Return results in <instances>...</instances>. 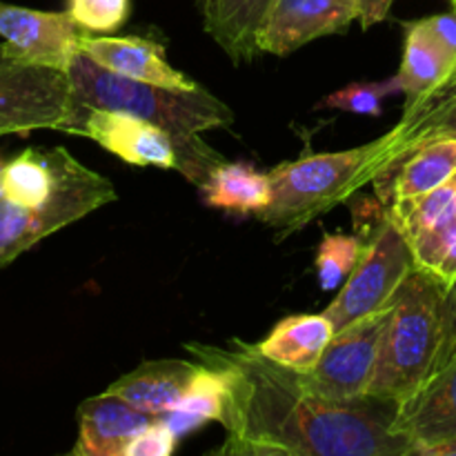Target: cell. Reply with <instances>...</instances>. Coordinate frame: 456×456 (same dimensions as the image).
I'll list each match as a JSON object with an SVG mask.
<instances>
[{
    "label": "cell",
    "instance_id": "obj_1",
    "mask_svg": "<svg viewBox=\"0 0 456 456\" xmlns=\"http://www.w3.org/2000/svg\"><path fill=\"white\" fill-rule=\"evenodd\" d=\"M191 359L225 381L218 454L232 456H401L412 441L396 432L401 403L363 395L332 401L307 386L303 372L267 359L258 346L185 343Z\"/></svg>",
    "mask_w": 456,
    "mask_h": 456
},
{
    "label": "cell",
    "instance_id": "obj_2",
    "mask_svg": "<svg viewBox=\"0 0 456 456\" xmlns=\"http://www.w3.org/2000/svg\"><path fill=\"white\" fill-rule=\"evenodd\" d=\"M67 74L71 83V110L125 111L159 125L176 145V172L196 187L203 185L209 174L225 163L200 134L227 127L234 114L200 85L194 89H172L125 78L98 65L80 49L71 58Z\"/></svg>",
    "mask_w": 456,
    "mask_h": 456
},
{
    "label": "cell",
    "instance_id": "obj_3",
    "mask_svg": "<svg viewBox=\"0 0 456 456\" xmlns=\"http://www.w3.org/2000/svg\"><path fill=\"white\" fill-rule=\"evenodd\" d=\"M445 292L432 272H410L387 310L368 395L403 403L428 381L444 343Z\"/></svg>",
    "mask_w": 456,
    "mask_h": 456
},
{
    "label": "cell",
    "instance_id": "obj_4",
    "mask_svg": "<svg viewBox=\"0 0 456 456\" xmlns=\"http://www.w3.org/2000/svg\"><path fill=\"white\" fill-rule=\"evenodd\" d=\"M387 138L346 151L310 154L283 163L267 176L272 183V203L256 214L281 236L301 230L307 223L330 212L352 194L374 183L386 156Z\"/></svg>",
    "mask_w": 456,
    "mask_h": 456
},
{
    "label": "cell",
    "instance_id": "obj_5",
    "mask_svg": "<svg viewBox=\"0 0 456 456\" xmlns=\"http://www.w3.org/2000/svg\"><path fill=\"white\" fill-rule=\"evenodd\" d=\"M111 181L85 167L67 150L61 156V174L53 194L40 208H20L0 199V267L16 261L38 240L87 214L114 203Z\"/></svg>",
    "mask_w": 456,
    "mask_h": 456
},
{
    "label": "cell",
    "instance_id": "obj_6",
    "mask_svg": "<svg viewBox=\"0 0 456 456\" xmlns=\"http://www.w3.org/2000/svg\"><path fill=\"white\" fill-rule=\"evenodd\" d=\"M417 267L412 248L390 212L365 243L361 261L347 276L338 297L323 312L334 332L350 328L356 321L387 310L410 272Z\"/></svg>",
    "mask_w": 456,
    "mask_h": 456
},
{
    "label": "cell",
    "instance_id": "obj_7",
    "mask_svg": "<svg viewBox=\"0 0 456 456\" xmlns=\"http://www.w3.org/2000/svg\"><path fill=\"white\" fill-rule=\"evenodd\" d=\"M71 110L69 74L38 65L13 45H0V136L34 129L61 132Z\"/></svg>",
    "mask_w": 456,
    "mask_h": 456
},
{
    "label": "cell",
    "instance_id": "obj_8",
    "mask_svg": "<svg viewBox=\"0 0 456 456\" xmlns=\"http://www.w3.org/2000/svg\"><path fill=\"white\" fill-rule=\"evenodd\" d=\"M387 310L365 316L350 328L334 332L319 363L310 372H303L307 386L332 401H350L368 395L377 372Z\"/></svg>",
    "mask_w": 456,
    "mask_h": 456
},
{
    "label": "cell",
    "instance_id": "obj_9",
    "mask_svg": "<svg viewBox=\"0 0 456 456\" xmlns=\"http://www.w3.org/2000/svg\"><path fill=\"white\" fill-rule=\"evenodd\" d=\"M61 132L92 138L110 154L138 167L178 169L172 136L159 125L111 110H69Z\"/></svg>",
    "mask_w": 456,
    "mask_h": 456
},
{
    "label": "cell",
    "instance_id": "obj_10",
    "mask_svg": "<svg viewBox=\"0 0 456 456\" xmlns=\"http://www.w3.org/2000/svg\"><path fill=\"white\" fill-rule=\"evenodd\" d=\"M387 145L374 187L381 194L405 159L428 142L456 138V67L436 87L405 105L399 123L386 134Z\"/></svg>",
    "mask_w": 456,
    "mask_h": 456
},
{
    "label": "cell",
    "instance_id": "obj_11",
    "mask_svg": "<svg viewBox=\"0 0 456 456\" xmlns=\"http://www.w3.org/2000/svg\"><path fill=\"white\" fill-rule=\"evenodd\" d=\"M354 18V0H272L258 31V49L288 56L312 40L341 34Z\"/></svg>",
    "mask_w": 456,
    "mask_h": 456
},
{
    "label": "cell",
    "instance_id": "obj_12",
    "mask_svg": "<svg viewBox=\"0 0 456 456\" xmlns=\"http://www.w3.org/2000/svg\"><path fill=\"white\" fill-rule=\"evenodd\" d=\"M0 36L38 65L67 71L80 47L83 29L67 12H38L0 3Z\"/></svg>",
    "mask_w": 456,
    "mask_h": 456
},
{
    "label": "cell",
    "instance_id": "obj_13",
    "mask_svg": "<svg viewBox=\"0 0 456 456\" xmlns=\"http://www.w3.org/2000/svg\"><path fill=\"white\" fill-rule=\"evenodd\" d=\"M387 212L408 236L417 267L432 272L456 236V176L417 199L395 200Z\"/></svg>",
    "mask_w": 456,
    "mask_h": 456
},
{
    "label": "cell",
    "instance_id": "obj_14",
    "mask_svg": "<svg viewBox=\"0 0 456 456\" xmlns=\"http://www.w3.org/2000/svg\"><path fill=\"white\" fill-rule=\"evenodd\" d=\"M395 428L412 441V454L456 439V352L401 403Z\"/></svg>",
    "mask_w": 456,
    "mask_h": 456
},
{
    "label": "cell",
    "instance_id": "obj_15",
    "mask_svg": "<svg viewBox=\"0 0 456 456\" xmlns=\"http://www.w3.org/2000/svg\"><path fill=\"white\" fill-rule=\"evenodd\" d=\"M78 49L87 53L92 61H96L98 65L114 71V74L125 76V78L172 89L199 87V83H194L183 71L169 65L163 45L150 38H141V36L116 38V36L83 31Z\"/></svg>",
    "mask_w": 456,
    "mask_h": 456
},
{
    "label": "cell",
    "instance_id": "obj_16",
    "mask_svg": "<svg viewBox=\"0 0 456 456\" xmlns=\"http://www.w3.org/2000/svg\"><path fill=\"white\" fill-rule=\"evenodd\" d=\"M154 417L141 412L120 396L105 395L87 399L78 408L76 456H125L127 445L145 430Z\"/></svg>",
    "mask_w": 456,
    "mask_h": 456
},
{
    "label": "cell",
    "instance_id": "obj_17",
    "mask_svg": "<svg viewBox=\"0 0 456 456\" xmlns=\"http://www.w3.org/2000/svg\"><path fill=\"white\" fill-rule=\"evenodd\" d=\"M199 370L200 363L196 359L145 361L134 372L125 374L118 381L111 383L107 392L120 396L141 412L159 417V414L167 412L181 401V396L191 386Z\"/></svg>",
    "mask_w": 456,
    "mask_h": 456
},
{
    "label": "cell",
    "instance_id": "obj_18",
    "mask_svg": "<svg viewBox=\"0 0 456 456\" xmlns=\"http://www.w3.org/2000/svg\"><path fill=\"white\" fill-rule=\"evenodd\" d=\"M205 31L236 62H249L261 53L258 31L272 0H199Z\"/></svg>",
    "mask_w": 456,
    "mask_h": 456
},
{
    "label": "cell",
    "instance_id": "obj_19",
    "mask_svg": "<svg viewBox=\"0 0 456 456\" xmlns=\"http://www.w3.org/2000/svg\"><path fill=\"white\" fill-rule=\"evenodd\" d=\"M332 337L334 328L325 314H297L281 321L270 337L258 343V350L285 368L310 372Z\"/></svg>",
    "mask_w": 456,
    "mask_h": 456
},
{
    "label": "cell",
    "instance_id": "obj_20",
    "mask_svg": "<svg viewBox=\"0 0 456 456\" xmlns=\"http://www.w3.org/2000/svg\"><path fill=\"white\" fill-rule=\"evenodd\" d=\"M456 67V58L441 45L423 20L405 25V47L401 61L399 80L401 92L408 96V102L417 101L426 92L441 83Z\"/></svg>",
    "mask_w": 456,
    "mask_h": 456
},
{
    "label": "cell",
    "instance_id": "obj_21",
    "mask_svg": "<svg viewBox=\"0 0 456 456\" xmlns=\"http://www.w3.org/2000/svg\"><path fill=\"white\" fill-rule=\"evenodd\" d=\"M62 147H29L4 163L0 172V199L20 208H40L53 194L61 174Z\"/></svg>",
    "mask_w": 456,
    "mask_h": 456
},
{
    "label": "cell",
    "instance_id": "obj_22",
    "mask_svg": "<svg viewBox=\"0 0 456 456\" xmlns=\"http://www.w3.org/2000/svg\"><path fill=\"white\" fill-rule=\"evenodd\" d=\"M454 176L456 138H444V141L428 142L410 159H405L379 196L386 205L395 203V200L417 199V196L436 190Z\"/></svg>",
    "mask_w": 456,
    "mask_h": 456
},
{
    "label": "cell",
    "instance_id": "obj_23",
    "mask_svg": "<svg viewBox=\"0 0 456 456\" xmlns=\"http://www.w3.org/2000/svg\"><path fill=\"white\" fill-rule=\"evenodd\" d=\"M209 208L227 212L258 214L272 203V183L267 174L245 163H223L199 187Z\"/></svg>",
    "mask_w": 456,
    "mask_h": 456
},
{
    "label": "cell",
    "instance_id": "obj_24",
    "mask_svg": "<svg viewBox=\"0 0 456 456\" xmlns=\"http://www.w3.org/2000/svg\"><path fill=\"white\" fill-rule=\"evenodd\" d=\"M223 405H225V381L216 370L200 363L199 374L181 396V401L156 419L169 426V430L181 439L205 423H221Z\"/></svg>",
    "mask_w": 456,
    "mask_h": 456
},
{
    "label": "cell",
    "instance_id": "obj_25",
    "mask_svg": "<svg viewBox=\"0 0 456 456\" xmlns=\"http://www.w3.org/2000/svg\"><path fill=\"white\" fill-rule=\"evenodd\" d=\"M365 243L359 236L325 234L316 252V276L325 292L341 288L361 261Z\"/></svg>",
    "mask_w": 456,
    "mask_h": 456
},
{
    "label": "cell",
    "instance_id": "obj_26",
    "mask_svg": "<svg viewBox=\"0 0 456 456\" xmlns=\"http://www.w3.org/2000/svg\"><path fill=\"white\" fill-rule=\"evenodd\" d=\"M396 92H401L396 76L395 78L379 80V83H352L325 96L319 102V107H330V110H341L361 116H381L383 98L387 94Z\"/></svg>",
    "mask_w": 456,
    "mask_h": 456
},
{
    "label": "cell",
    "instance_id": "obj_27",
    "mask_svg": "<svg viewBox=\"0 0 456 456\" xmlns=\"http://www.w3.org/2000/svg\"><path fill=\"white\" fill-rule=\"evenodd\" d=\"M67 13L87 34H111L129 16V0H67Z\"/></svg>",
    "mask_w": 456,
    "mask_h": 456
},
{
    "label": "cell",
    "instance_id": "obj_28",
    "mask_svg": "<svg viewBox=\"0 0 456 456\" xmlns=\"http://www.w3.org/2000/svg\"><path fill=\"white\" fill-rule=\"evenodd\" d=\"M178 436L154 417V421L127 445L125 456H169L176 450Z\"/></svg>",
    "mask_w": 456,
    "mask_h": 456
},
{
    "label": "cell",
    "instance_id": "obj_29",
    "mask_svg": "<svg viewBox=\"0 0 456 456\" xmlns=\"http://www.w3.org/2000/svg\"><path fill=\"white\" fill-rule=\"evenodd\" d=\"M456 352V281L445 292V307H444V343H441L439 359H436L435 370L448 363V359ZM432 370V372H435Z\"/></svg>",
    "mask_w": 456,
    "mask_h": 456
},
{
    "label": "cell",
    "instance_id": "obj_30",
    "mask_svg": "<svg viewBox=\"0 0 456 456\" xmlns=\"http://www.w3.org/2000/svg\"><path fill=\"white\" fill-rule=\"evenodd\" d=\"M428 29L441 40L445 49L456 58V9L448 13H436V16L421 18Z\"/></svg>",
    "mask_w": 456,
    "mask_h": 456
},
{
    "label": "cell",
    "instance_id": "obj_31",
    "mask_svg": "<svg viewBox=\"0 0 456 456\" xmlns=\"http://www.w3.org/2000/svg\"><path fill=\"white\" fill-rule=\"evenodd\" d=\"M356 4V20L363 29H370L377 22L386 20L395 0H354Z\"/></svg>",
    "mask_w": 456,
    "mask_h": 456
},
{
    "label": "cell",
    "instance_id": "obj_32",
    "mask_svg": "<svg viewBox=\"0 0 456 456\" xmlns=\"http://www.w3.org/2000/svg\"><path fill=\"white\" fill-rule=\"evenodd\" d=\"M419 456H456V439L444 441V444L428 445V448L417 450Z\"/></svg>",
    "mask_w": 456,
    "mask_h": 456
},
{
    "label": "cell",
    "instance_id": "obj_33",
    "mask_svg": "<svg viewBox=\"0 0 456 456\" xmlns=\"http://www.w3.org/2000/svg\"><path fill=\"white\" fill-rule=\"evenodd\" d=\"M3 167H4V163H3V159H0V172H3Z\"/></svg>",
    "mask_w": 456,
    "mask_h": 456
},
{
    "label": "cell",
    "instance_id": "obj_34",
    "mask_svg": "<svg viewBox=\"0 0 456 456\" xmlns=\"http://www.w3.org/2000/svg\"><path fill=\"white\" fill-rule=\"evenodd\" d=\"M450 3H452V4H454V3H456V0H450Z\"/></svg>",
    "mask_w": 456,
    "mask_h": 456
},
{
    "label": "cell",
    "instance_id": "obj_35",
    "mask_svg": "<svg viewBox=\"0 0 456 456\" xmlns=\"http://www.w3.org/2000/svg\"><path fill=\"white\" fill-rule=\"evenodd\" d=\"M452 7H454V9H456V3H454V4H452Z\"/></svg>",
    "mask_w": 456,
    "mask_h": 456
}]
</instances>
